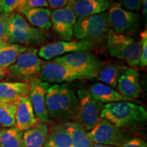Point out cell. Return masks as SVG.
I'll use <instances>...</instances> for the list:
<instances>
[{"label":"cell","instance_id":"cell-7","mask_svg":"<svg viewBox=\"0 0 147 147\" xmlns=\"http://www.w3.org/2000/svg\"><path fill=\"white\" fill-rule=\"evenodd\" d=\"M55 61L65 64L80 74L84 79L97 78L104 65L95 55L88 51L71 53L54 59Z\"/></svg>","mask_w":147,"mask_h":147},{"label":"cell","instance_id":"cell-3","mask_svg":"<svg viewBox=\"0 0 147 147\" xmlns=\"http://www.w3.org/2000/svg\"><path fill=\"white\" fill-rule=\"evenodd\" d=\"M109 30L108 12H104L79 17L74 28V36L79 41L93 44L105 39Z\"/></svg>","mask_w":147,"mask_h":147},{"label":"cell","instance_id":"cell-40","mask_svg":"<svg viewBox=\"0 0 147 147\" xmlns=\"http://www.w3.org/2000/svg\"><path fill=\"white\" fill-rule=\"evenodd\" d=\"M43 147H54V146H49V145H45V146H44Z\"/></svg>","mask_w":147,"mask_h":147},{"label":"cell","instance_id":"cell-28","mask_svg":"<svg viewBox=\"0 0 147 147\" xmlns=\"http://www.w3.org/2000/svg\"><path fill=\"white\" fill-rule=\"evenodd\" d=\"M8 26L18 30H27L30 28V25L27 23L21 14L18 12L12 13L8 18Z\"/></svg>","mask_w":147,"mask_h":147},{"label":"cell","instance_id":"cell-12","mask_svg":"<svg viewBox=\"0 0 147 147\" xmlns=\"http://www.w3.org/2000/svg\"><path fill=\"white\" fill-rule=\"evenodd\" d=\"M77 17L69 3L65 7L52 12L51 24L53 30L60 39L71 41L74 36V28Z\"/></svg>","mask_w":147,"mask_h":147},{"label":"cell","instance_id":"cell-17","mask_svg":"<svg viewBox=\"0 0 147 147\" xmlns=\"http://www.w3.org/2000/svg\"><path fill=\"white\" fill-rule=\"evenodd\" d=\"M68 3L78 18L104 12L110 6V0H70Z\"/></svg>","mask_w":147,"mask_h":147},{"label":"cell","instance_id":"cell-1","mask_svg":"<svg viewBox=\"0 0 147 147\" xmlns=\"http://www.w3.org/2000/svg\"><path fill=\"white\" fill-rule=\"evenodd\" d=\"M78 104L77 95L68 84H55L48 89L46 106L50 118L63 122L74 119Z\"/></svg>","mask_w":147,"mask_h":147},{"label":"cell","instance_id":"cell-42","mask_svg":"<svg viewBox=\"0 0 147 147\" xmlns=\"http://www.w3.org/2000/svg\"><path fill=\"white\" fill-rule=\"evenodd\" d=\"M1 129H2V128H1V125H0V130H1Z\"/></svg>","mask_w":147,"mask_h":147},{"label":"cell","instance_id":"cell-43","mask_svg":"<svg viewBox=\"0 0 147 147\" xmlns=\"http://www.w3.org/2000/svg\"><path fill=\"white\" fill-rule=\"evenodd\" d=\"M20 1H21V0H20Z\"/></svg>","mask_w":147,"mask_h":147},{"label":"cell","instance_id":"cell-32","mask_svg":"<svg viewBox=\"0 0 147 147\" xmlns=\"http://www.w3.org/2000/svg\"><path fill=\"white\" fill-rule=\"evenodd\" d=\"M20 0H1V4L3 12L11 14L18 8Z\"/></svg>","mask_w":147,"mask_h":147},{"label":"cell","instance_id":"cell-33","mask_svg":"<svg viewBox=\"0 0 147 147\" xmlns=\"http://www.w3.org/2000/svg\"><path fill=\"white\" fill-rule=\"evenodd\" d=\"M121 5L129 11H140L142 7V0H121Z\"/></svg>","mask_w":147,"mask_h":147},{"label":"cell","instance_id":"cell-41","mask_svg":"<svg viewBox=\"0 0 147 147\" xmlns=\"http://www.w3.org/2000/svg\"><path fill=\"white\" fill-rule=\"evenodd\" d=\"M2 102H4V101L2 100H1V99H0V103H1Z\"/></svg>","mask_w":147,"mask_h":147},{"label":"cell","instance_id":"cell-30","mask_svg":"<svg viewBox=\"0 0 147 147\" xmlns=\"http://www.w3.org/2000/svg\"><path fill=\"white\" fill-rule=\"evenodd\" d=\"M140 47L141 53L140 57L139 65L142 67H145L147 65V31L146 29L140 33Z\"/></svg>","mask_w":147,"mask_h":147},{"label":"cell","instance_id":"cell-18","mask_svg":"<svg viewBox=\"0 0 147 147\" xmlns=\"http://www.w3.org/2000/svg\"><path fill=\"white\" fill-rule=\"evenodd\" d=\"M49 129L47 123L38 121L32 127L23 131L22 147H43L49 135Z\"/></svg>","mask_w":147,"mask_h":147},{"label":"cell","instance_id":"cell-23","mask_svg":"<svg viewBox=\"0 0 147 147\" xmlns=\"http://www.w3.org/2000/svg\"><path fill=\"white\" fill-rule=\"evenodd\" d=\"M45 145L54 147H74L70 134L62 123L49 129Z\"/></svg>","mask_w":147,"mask_h":147},{"label":"cell","instance_id":"cell-10","mask_svg":"<svg viewBox=\"0 0 147 147\" xmlns=\"http://www.w3.org/2000/svg\"><path fill=\"white\" fill-rule=\"evenodd\" d=\"M39 78L48 83H63L84 79L65 64L55 61L42 62Z\"/></svg>","mask_w":147,"mask_h":147},{"label":"cell","instance_id":"cell-39","mask_svg":"<svg viewBox=\"0 0 147 147\" xmlns=\"http://www.w3.org/2000/svg\"><path fill=\"white\" fill-rule=\"evenodd\" d=\"M3 13V11L2 9V7H1V0H0V14Z\"/></svg>","mask_w":147,"mask_h":147},{"label":"cell","instance_id":"cell-14","mask_svg":"<svg viewBox=\"0 0 147 147\" xmlns=\"http://www.w3.org/2000/svg\"><path fill=\"white\" fill-rule=\"evenodd\" d=\"M47 31L32 27L27 30H18L8 25L5 42L26 46H39L47 42L51 38Z\"/></svg>","mask_w":147,"mask_h":147},{"label":"cell","instance_id":"cell-2","mask_svg":"<svg viewBox=\"0 0 147 147\" xmlns=\"http://www.w3.org/2000/svg\"><path fill=\"white\" fill-rule=\"evenodd\" d=\"M100 117L118 128L127 127L145 122L147 112L143 106L134 103L118 102L104 104Z\"/></svg>","mask_w":147,"mask_h":147},{"label":"cell","instance_id":"cell-27","mask_svg":"<svg viewBox=\"0 0 147 147\" xmlns=\"http://www.w3.org/2000/svg\"><path fill=\"white\" fill-rule=\"evenodd\" d=\"M16 104L13 102L0 103V125L4 128L15 126Z\"/></svg>","mask_w":147,"mask_h":147},{"label":"cell","instance_id":"cell-22","mask_svg":"<svg viewBox=\"0 0 147 147\" xmlns=\"http://www.w3.org/2000/svg\"><path fill=\"white\" fill-rule=\"evenodd\" d=\"M28 48L18 44L3 42L0 43V66L8 69L17 59L20 55Z\"/></svg>","mask_w":147,"mask_h":147},{"label":"cell","instance_id":"cell-5","mask_svg":"<svg viewBox=\"0 0 147 147\" xmlns=\"http://www.w3.org/2000/svg\"><path fill=\"white\" fill-rule=\"evenodd\" d=\"M37 49H27L18 56L16 61L7 69L8 78L16 82H29L37 77L42 63Z\"/></svg>","mask_w":147,"mask_h":147},{"label":"cell","instance_id":"cell-11","mask_svg":"<svg viewBox=\"0 0 147 147\" xmlns=\"http://www.w3.org/2000/svg\"><path fill=\"white\" fill-rule=\"evenodd\" d=\"M50 84L43 81L39 77H34L29 81L28 96L32 103L35 116L40 122H50V117L46 106V95Z\"/></svg>","mask_w":147,"mask_h":147},{"label":"cell","instance_id":"cell-19","mask_svg":"<svg viewBox=\"0 0 147 147\" xmlns=\"http://www.w3.org/2000/svg\"><path fill=\"white\" fill-rule=\"evenodd\" d=\"M89 91L95 100L104 103H113L118 102H134V100L127 97L115 89L103 83L93 84Z\"/></svg>","mask_w":147,"mask_h":147},{"label":"cell","instance_id":"cell-38","mask_svg":"<svg viewBox=\"0 0 147 147\" xmlns=\"http://www.w3.org/2000/svg\"><path fill=\"white\" fill-rule=\"evenodd\" d=\"M93 147H115V146H106V145H102V144H94Z\"/></svg>","mask_w":147,"mask_h":147},{"label":"cell","instance_id":"cell-9","mask_svg":"<svg viewBox=\"0 0 147 147\" xmlns=\"http://www.w3.org/2000/svg\"><path fill=\"white\" fill-rule=\"evenodd\" d=\"M110 28L117 34H133L139 26V16L136 13L124 9L120 4L110 5L108 12Z\"/></svg>","mask_w":147,"mask_h":147},{"label":"cell","instance_id":"cell-26","mask_svg":"<svg viewBox=\"0 0 147 147\" xmlns=\"http://www.w3.org/2000/svg\"><path fill=\"white\" fill-rule=\"evenodd\" d=\"M23 131L15 126L0 130V147H22Z\"/></svg>","mask_w":147,"mask_h":147},{"label":"cell","instance_id":"cell-31","mask_svg":"<svg viewBox=\"0 0 147 147\" xmlns=\"http://www.w3.org/2000/svg\"><path fill=\"white\" fill-rule=\"evenodd\" d=\"M10 14L3 13L0 14V43L5 42L8 25V18Z\"/></svg>","mask_w":147,"mask_h":147},{"label":"cell","instance_id":"cell-8","mask_svg":"<svg viewBox=\"0 0 147 147\" xmlns=\"http://www.w3.org/2000/svg\"><path fill=\"white\" fill-rule=\"evenodd\" d=\"M88 137L94 144L119 147L128 140L127 134L108 121L102 119L92 129L88 131Z\"/></svg>","mask_w":147,"mask_h":147},{"label":"cell","instance_id":"cell-21","mask_svg":"<svg viewBox=\"0 0 147 147\" xmlns=\"http://www.w3.org/2000/svg\"><path fill=\"white\" fill-rule=\"evenodd\" d=\"M25 16L28 21L36 28L48 30L52 27L51 14L52 10L45 8H32L25 10L21 13Z\"/></svg>","mask_w":147,"mask_h":147},{"label":"cell","instance_id":"cell-15","mask_svg":"<svg viewBox=\"0 0 147 147\" xmlns=\"http://www.w3.org/2000/svg\"><path fill=\"white\" fill-rule=\"evenodd\" d=\"M118 92L129 98H137L142 93L139 82V74L133 67H126L118 80Z\"/></svg>","mask_w":147,"mask_h":147},{"label":"cell","instance_id":"cell-34","mask_svg":"<svg viewBox=\"0 0 147 147\" xmlns=\"http://www.w3.org/2000/svg\"><path fill=\"white\" fill-rule=\"evenodd\" d=\"M119 147H147V143L144 140L140 138H134L128 140L126 142Z\"/></svg>","mask_w":147,"mask_h":147},{"label":"cell","instance_id":"cell-37","mask_svg":"<svg viewBox=\"0 0 147 147\" xmlns=\"http://www.w3.org/2000/svg\"><path fill=\"white\" fill-rule=\"evenodd\" d=\"M7 76V69L3 68L0 66V82Z\"/></svg>","mask_w":147,"mask_h":147},{"label":"cell","instance_id":"cell-24","mask_svg":"<svg viewBox=\"0 0 147 147\" xmlns=\"http://www.w3.org/2000/svg\"><path fill=\"white\" fill-rule=\"evenodd\" d=\"M125 67L126 66L119 63L104 64L99 71L97 78L106 85L117 89L119 79Z\"/></svg>","mask_w":147,"mask_h":147},{"label":"cell","instance_id":"cell-36","mask_svg":"<svg viewBox=\"0 0 147 147\" xmlns=\"http://www.w3.org/2000/svg\"><path fill=\"white\" fill-rule=\"evenodd\" d=\"M142 14L145 17V19H146L147 16V0H142Z\"/></svg>","mask_w":147,"mask_h":147},{"label":"cell","instance_id":"cell-4","mask_svg":"<svg viewBox=\"0 0 147 147\" xmlns=\"http://www.w3.org/2000/svg\"><path fill=\"white\" fill-rule=\"evenodd\" d=\"M107 48L111 56L124 61L130 67L139 65L140 44L129 35L117 34L110 29L107 36Z\"/></svg>","mask_w":147,"mask_h":147},{"label":"cell","instance_id":"cell-25","mask_svg":"<svg viewBox=\"0 0 147 147\" xmlns=\"http://www.w3.org/2000/svg\"><path fill=\"white\" fill-rule=\"evenodd\" d=\"M70 134L74 147H93V144L88 137V131L78 123L67 121L62 123Z\"/></svg>","mask_w":147,"mask_h":147},{"label":"cell","instance_id":"cell-29","mask_svg":"<svg viewBox=\"0 0 147 147\" xmlns=\"http://www.w3.org/2000/svg\"><path fill=\"white\" fill-rule=\"evenodd\" d=\"M49 6L47 0H21L16 11L21 13L25 10L37 8H47Z\"/></svg>","mask_w":147,"mask_h":147},{"label":"cell","instance_id":"cell-13","mask_svg":"<svg viewBox=\"0 0 147 147\" xmlns=\"http://www.w3.org/2000/svg\"><path fill=\"white\" fill-rule=\"evenodd\" d=\"M93 44L82 41H60L47 44L38 51L39 57L50 60L63 54L88 51L93 49Z\"/></svg>","mask_w":147,"mask_h":147},{"label":"cell","instance_id":"cell-20","mask_svg":"<svg viewBox=\"0 0 147 147\" xmlns=\"http://www.w3.org/2000/svg\"><path fill=\"white\" fill-rule=\"evenodd\" d=\"M29 82H0V99L16 102L22 97L28 96Z\"/></svg>","mask_w":147,"mask_h":147},{"label":"cell","instance_id":"cell-16","mask_svg":"<svg viewBox=\"0 0 147 147\" xmlns=\"http://www.w3.org/2000/svg\"><path fill=\"white\" fill-rule=\"evenodd\" d=\"M16 104L15 127L21 131H25L34 126L39 121L35 116L29 96L21 97Z\"/></svg>","mask_w":147,"mask_h":147},{"label":"cell","instance_id":"cell-35","mask_svg":"<svg viewBox=\"0 0 147 147\" xmlns=\"http://www.w3.org/2000/svg\"><path fill=\"white\" fill-rule=\"evenodd\" d=\"M69 1L70 0H47L49 6L55 10L64 8L68 4Z\"/></svg>","mask_w":147,"mask_h":147},{"label":"cell","instance_id":"cell-6","mask_svg":"<svg viewBox=\"0 0 147 147\" xmlns=\"http://www.w3.org/2000/svg\"><path fill=\"white\" fill-rule=\"evenodd\" d=\"M76 95L79 102L78 110L73 119L87 131H90L102 119L100 115L104 104L95 100L89 90L83 88L79 89Z\"/></svg>","mask_w":147,"mask_h":147}]
</instances>
